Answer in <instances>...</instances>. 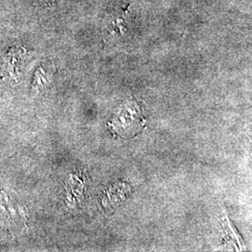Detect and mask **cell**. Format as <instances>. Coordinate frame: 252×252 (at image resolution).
Masks as SVG:
<instances>
[{"instance_id": "6da1fadb", "label": "cell", "mask_w": 252, "mask_h": 252, "mask_svg": "<svg viewBox=\"0 0 252 252\" xmlns=\"http://www.w3.org/2000/svg\"><path fill=\"white\" fill-rule=\"evenodd\" d=\"M130 4L119 11L113 12L106 17L103 32L106 38L111 41H123L128 38L133 27V16Z\"/></svg>"}, {"instance_id": "7a4b0ae2", "label": "cell", "mask_w": 252, "mask_h": 252, "mask_svg": "<svg viewBox=\"0 0 252 252\" xmlns=\"http://www.w3.org/2000/svg\"><path fill=\"white\" fill-rule=\"evenodd\" d=\"M141 124V112L135 104L127 105L125 108H121L112 122L113 128L121 134H132L136 131V128H138Z\"/></svg>"}, {"instance_id": "3957f363", "label": "cell", "mask_w": 252, "mask_h": 252, "mask_svg": "<svg viewBox=\"0 0 252 252\" xmlns=\"http://www.w3.org/2000/svg\"><path fill=\"white\" fill-rule=\"evenodd\" d=\"M41 2L44 4L47 9H54L55 8L56 0H41Z\"/></svg>"}]
</instances>
